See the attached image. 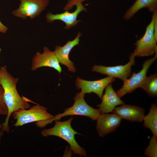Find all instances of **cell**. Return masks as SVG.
<instances>
[{
    "label": "cell",
    "mask_w": 157,
    "mask_h": 157,
    "mask_svg": "<svg viewBox=\"0 0 157 157\" xmlns=\"http://www.w3.org/2000/svg\"><path fill=\"white\" fill-rule=\"evenodd\" d=\"M73 119V117H71L68 120L62 122L55 120V124L53 127L42 130L41 134L45 137L52 135L62 138L69 145L73 154L85 157V151L79 145L75 138V135L80 134L72 127L71 123Z\"/></svg>",
    "instance_id": "cell-2"
},
{
    "label": "cell",
    "mask_w": 157,
    "mask_h": 157,
    "mask_svg": "<svg viewBox=\"0 0 157 157\" xmlns=\"http://www.w3.org/2000/svg\"><path fill=\"white\" fill-rule=\"evenodd\" d=\"M1 51V48H0V52Z\"/></svg>",
    "instance_id": "cell-24"
},
{
    "label": "cell",
    "mask_w": 157,
    "mask_h": 157,
    "mask_svg": "<svg viewBox=\"0 0 157 157\" xmlns=\"http://www.w3.org/2000/svg\"><path fill=\"white\" fill-rule=\"evenodd\" d=\"M144 154L149 157H157V138L153 136L151 138L149 145L144 151Z\"/></svg>",
    "instance_id": "cell-19"
},
{
    "label": "cell",
    "mask_w": 157,
    "mask_h": 157,
    "mask_svg": "<svg viewBox=\"0 0 157 157\" xmlns=\"http://www.w3.org/2000/svg\"><path fill=\"white\" fill-rule=\"evenodd\" d=\"M42 67L53 68L59 73L62 71L59 62L54 51H50L47 47L44 48L43 53L37 52L32 59V70L34 71Z\"/></svg>",
    "instance_id": "cell-11"
},
{
    "label": "cell",
    "mask_w": 157,
    "mask_h": 157,
    "mask_svg": "<svg viewBox=\"0 0 157 157\" xmlns=\"http://www.w3.org/2000/svg\"><path fill=\"white\" fill-rule=\"evenodd\" d=\"M4 90L0 84V115H7L8 110L4 100Z\"/></svg>",
    "instance_id": "cell-20"
},
{
    "label": "cell",
    "mask_w": 157,
    "mask_h": 157,
    "mask_svg": "<svg viewBox=\"0 0 157 157\" xmlns=\"http://www.w3.org/2000/svg\"><path fill=\"white\" fill-rule=\"evenodd\" d=\"M8 28L7 26L3 24L0 21V32L5 33L7 31Z\"/></svg>",
    "instance_id": "cell-22"
},
{
    "label": "cell",
    "mask_w": 157,
    "mask_h": 157,
    "mask_svg": "<svg viewBox=\"0 0 157 157\" xmlns=\"http://www.w3.org/2000/svg\"><path fill=\"white\" fill-rule=\"evenodd\" d=\"M19 80L8 72L6 66L0 67V84L3 89L4 100L8 110L5 121L2 124V130L7 133L10 131L9 121L12 113L19 109H28L30 106L17 92L16 85Z\"/></svg>",
    "instance_id": "cell-1"
},
{
    "label": "cell",
    "mask_w": 157,
    "mask_h": 157,
    "mask_svg": "<svg viewBox=\"0 0 157 157\" xmlns=\"http://www.w3.org/2000/svg\"><path fill=\"white\" fill-rule=\"evenodd\" d=\"M135 58L130 55L129 62L124 65L105 66L95 65L92 67V71L114 78H119L124 81L131 75V67L135 63Z\"/></svg>",
    "instance_id": "cell-9"
},
{
    "label": "cell",
    "mask_w": 157,
    "mask_h": 157,
    "mask_svg": "<svg viewBox=\"0 0 157 157\" xmlns=\"http://www.w3.org/2000/svg\"><path fill=\"white\" fill-rule=\"evenodd\" d=\"M115 80V78L109 76L94 81H86L78 77L76 80V85L78 90L81 89V92L85 94L93 92L101 99L104 89Z\"/></svg>",
    "instance_id": "cell-10"
},
{
    "label": "cell",
    "mask_w": 157,
    "mask_h": 157,
    "mask_svg": "<svg viewBox=\"0 0 157 157\" xmlns=\"http://www.w3.org/2000/svg\"><path fill=\"white\" fill-rule=\"evenodd\" d=\"M105 92L103 95L101 103L97 106L101 114L112 112L117 106L124 104L113 89L111 84L105 88Z\"/></svg>",
    "instance_id": "cell-14"
},
{
    "label": "cell",
    "mask_w": 157,
    "mask_h": 157,
    "mask_svg": "<svg viewBox=\"0 0 157 157\" xmlns=\"http://www.w3.org/2000/svg\"><path fill=\"white\" fill-rule=\"evenodd\" d=\"M0 36H1V35H0Z\"/></svg>",
    "instance_id": "cell-25"
},
{
    "label": "cell",
    "mask_w": 157,
    "mask_h": 157,
    "mask_svg": "<svg viewBox=\"0 0 157 157\" xmlns=\"http://www.w3.org/2000/svg\"><path fill=\"white\" fill-rule=\"evenodd\" d=\"M85 93L81 92L77 93L74 97V103L71 107L65 109L62 113H59L50 119L42 122L40 125L41 128L61 118L70 115H78L88 117L92 120H97L101 114L99 109H96L90 106L84 99Z\"/></svg>",
    "instance_id": "cell-3"
},
{
    "label": "cell",
    "mask_w": 157,
    "mask_h": 157,
    "mask_svg": "<svg viewBox=\"0 0 157 157\" xmlns=\"http://www.w3.org/2000/svg\"><path fill=\"white\" fill-rule=\"evenodd\" d=\"M2 124H0V143L1 139V136L2 135V131H3L2 130Z\"/></svg>",
    "instance_id": "cell-23"
},
{
    "label": "cell",
    "mask_w": 157,
    "mask_h": 157,
    "mask_svg": "<svg viewBox=\"0 0 157 157\" xmlns=\"http://www.w3.org/2000/svg\"><path fill=\"white\" fill-rule=\"evenodd\" d=\"M85 0H69L64 9L69 10L73 5H75L76 6V10L72 13L66 10L63 13L56 14L48 13L45 16L47 22L51 23L56 20L61 21L65 24L66 26L65 28L67 29L75 26L81 21L77 19L79 14L83 11H87L86 9L82 4V2Z\"/></svg>",
    "instance_id": "cell-6"
},
{
    "label": "cell",
    "mask_w": 157,
    "mask_h": 157,
    "mask_svg": "<svg viewBox=\"0 0 157 157\" xmlns=\"http://www.w3.org/2000/svg\"><path fill=\"white\" fill-rule=\"evenodd\" d=\"M152 17L154 19V36L157 40V11L153 13Z\"/></svg>",
    "instance_id": "cell-21"
},
{
    "label": "cell",
    "mask_w": 157,
    "mask_h": 157,
    "mask_svg": "<svg viewBox=\"0 0 157 157\" xmlns=\"http://www.w3.org/2000/svg\"><path fill=\"white\" fill-rule=\"evenodd\" d=\"M141 88L153 97L157 95V74L155 73L147 77Z\"/></svg>",
    "instance_id": "cell-18"
},
{
    "label": "cell",
    "mask_w": 157,
    "mask_h": 157,
    "mask_svg": "<svg viewBox=\"0 0 157 157\" xmlns=\"http://www.w3.org/2000/svg\"><path fill=\"white\" fill-rule=\"evenodd\" d=\"M122 119L114 114L101 113L96 120V129L99 136L104 137L115 132L121 124Z\"/></svg>",
    "instance_id": "cell-12"
},
{
    "label": "cell",
    "mask_w": 157,
    "mask_h": 157,
    "mask_svg": "<svg viewBox=\"0 0 157 157\" xmlns=\"http://www.w3.org/2000/svg\"><path fill=\"white\" fill-rule=\"evenodd\" d=\"M144 127L149 129L153 136L157 138V107L156 104H152L149 113L143 118Z\"/></svg>",
    "instance_id": "cell-17"
},
{
    "label": "cell",
    "mask_w": 157,
    "mask_h": 157,
    "mask_svg": "<svg viewBox=\"0 0 157 157\" xmlns=\"http://www.w3.org/2000/svg\"><path fill=\"white\" fill-rule=\"evenodd\" d=\"M145 8H147L149 11L152 13L157 11V0H136L126 12L123 18L128 20L139 11Z\"/></svg>",
    "instance_id": "cell-16"
},
{
    "label": "cell",
    "mask_w": 157,
    "mask_h": 157,
    "mask_svg": "<svg viewBox=\"0 0 157 157\" xmlns=\"http://www.w3.org/2000/svg\"><path fill=\"white\" fill-rule=\"evenodd\" d=\"M112 112L122 119L131 122H142L145 116L144 110L142 108L124 104L115 107Z\"/></svg>",
    "instance_id": "cell-15"
},
{
    "label": "cell",
    "mask_w": 157,
    "mask_h": 157,
    "mask_svg": "<svg viewBox=\"0 0 157 157\" xmlns=\"http://www.w3.org/2000/svg\"><path fill=\"white\" fill-rule=\"evenodd\" d=\"M47 109L39 105H35L29 109H21L12 114L16 121L13 125L18 127L33 122L45 121L53 118V116L48 112Z\"/></svg>",
    "instance_id": "cell-4"
},
{
    "label": "cell",
    "mask_w": 157,
    "mask_h": 157,
    "mask_svg": "<svg viewBox=\"0 0 157 157\" xmlns=\"http://www.w3.org/2000/svg\"><path fill=\"white\" fill-rule=\"evenodd\" d=\"M157 58V51L154 57L146 60L142 65V68L137 73L133 72L129 78L123 81L122 87L116 92L120 98L128 93L132 92L136 89L140 88L147 77V74L150 66Z\"/></svg>",
    "instance_id": "cell-7"
},
{
    "label": "cell",
    "mask_w": 157,
    "mask_h": 157,
    "mask_svg": "<svg viewBox=\"0 0 157 157\" xmlns=\"http://www.w3.org/2000/svg\"><path fill=\"white\" fill-rule=\"evenodd\" d=\"M19 8L13 10L15 16L25 19H33L38 16L48 6L49 0H19Z\"/></svg>",
    "instance_id": "cell-8"
},
{
    "label": "cell",
    "mask_w": 157,
    "mask_h": 157,
    "mask_svg": "<svg viewBox=\"0 0 157 157\" xmlns=\"http://www.w3.org/2000/svg\"><path fill=\"white\" fill-rule=\"evenodd\" d=\"M81 35L82 34L79 32L74 39L69 41L63 46L57 45L54 51L59 63L66 66L69 71L73 73L75 72L76 69L74 63L69 59V54L72 49L79 44Z\"/></svg>",
    "instance_id": "cell-13"
},
{
    "label": "cell",
    "mask_w": 157,
    "mask_h": 157,
    "mask_svg": "<svg viewBox=\"0 0 157 157\" xmlns=\"http://www.w3.org/2000/svg\"><path fill=\"white\" fill-rule=\"evenodd\" d=\"M157 42L154 35V19L152 17L143 35L135 43V49L130 55L135 57L152 56L157 51Z\"/></svg>",
    "instance_id": "cell-5"
}]
</instances>
